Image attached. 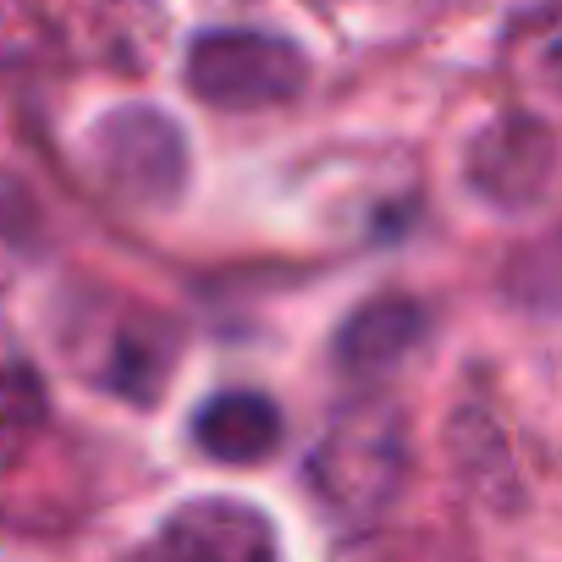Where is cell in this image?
Segmentation results:
<instances>
[{
  "label": "cell",
  "instance_id": "cell-9",
  "mask_svg": "<svg viewBox=\"0 0 562 562\" xmlns=\"http://www.w3.org/2000/svg\"><path fill=\"white\" fill-rule=\"evenodd\" d=\"M50 419V392L34 364H0V474H7Z\"/></svg>",
  "mask_w": 562,
  "mask_h": 562
},
{
  "label": "cell",
  "instance_id": "cell-5",
  "mask_svg": "<svg viewBox=\"0 0 562 562\" xmlns=\"http://www.w3.org/2000/svg\"><path fill=\"white\" fill-rule=\"evenodd\" d=\"M155 562H276V524L248 502L204 496L160 524Z\"/></svg>",
  "mask_w": 562,
  "mask_h": 562
},
{
  "label": "cell",
  "instance_id": "cell-8",
  "mask_svg": "<svg viewBox=\"0 0 562 562\" xmlns=\"http://www.w3.org/2000/svg\"><path fill=\"white\" fill-rule=\"evenodd\" d=\"M171 359H177V331H171V321H160V315H133V321H122V331H116V342H111L105 386L122 392V397H133V403H149L155 386L166 381Z\"/></svg>",
  "mask_w": 562,
  "mask_h": 562
},
{
  "label": "cell",
  "instance_id": "cell-2",
  "mask_svg": "<svg viewBox=\"0 0 562 562\" xmlns=\"http://www.w3.org/2000/svg\"><path fill=\"white\" fill-rule=\"evenodd\" d=\"M182 78L215 111H265V105H288L304 94L310 56L281 34L215 29L188 45Z\"/></svg>",
  "mask_w": 562,
  "mask_h": 562
},
{
  "label": "cell",
  "instance_id": "cell-11",
  "mask_svg": "<svg viewBox=\"0 0 562 562\" xmlns=\"http://www.w3.org/2000/svg\"><path fill=\"white\" fill-rule=\"evenodd\" d=\"M551 72H557V89H562V45H557V56H551Z\"/></svg>",
  "mask_w": 562,
  "mask_h": 562
},
{
  "label": "cell",
  "instance_id": "cell-10",
  "mask_svg": "<svg viewBox=\"0 0 562 562\" xmlns=\"http://www.w3.org/2000/svg\"><path fill=\"white\" fill-rule=\"evenodd\" d=\"M513 288H518L524 304L562 310V232H551L546 243L524 248V259L513 265Z\"/></svg>",
  "mask_w": 562,
  "mask_h": 562
},
{
  "label": "cell",
  "instance_id": "cell-4",
  "mask_svg": "<svg viewBox=\"0 0 562 562\" xmlns=\"http://www.w3.org/2000/svg\"><path fill=\"white\" fill-rule=\"evenodd\" d=\"M557 177V133L540 116L507 111L469 144V188L496 210H524L546 199Z\"/></svg>",
  "mask_w": 562,
  "mask_h": 562
},
{
  "label": "cell",
  "instance_id": "cell-7",
  "mask_svg": "<svg viewBox=\"0 0 562 562\" xmlns=\"http://www.w3.org/2000/svg\"><path fill=\"white\" fill-rule=\"evenodd\" d=\"M281 436H288V425H281V408L259 392H221L210 397L199 414H193V441L215 458V463H265Z\"/></svg>",
  "mask_w": 562,
  "mask_h": 562
},
{
  "label": "cell",
  "instance_id": "cell-3",
  "mask_svg": "<svg viewBox=\"0 0 562 562\" xmlns=\"http://www.w3.org/2000/svg\"><path fill=\"white\" fill-rule=\"evenodd\" d=\"M89 160L105 193L133 210H166L188 188V138L155 105H122L100 116L89 133Z\"/></svg>",
  "mask_w": 562,
  "mask_h": 562
},
{
  "label": "cell",
  "instance_id": "cell-1",
  "mask_svg": "<svg viewBox=\"0 0 562 562\" xmlns=\"http://www.w3.org/2000/svg\"><path fill=\"white\" fill-rule=\"evenodd\" d=\"M304 480L331 518H375L392 507L408 480V425L397 403L342 408L310 447Z\"/></svg>",
  "mask_w": 562,
  "mask_h": 562
},
{
  "label": "cell",
  "instance_id": "cell-6",
  "mask_svg": "<svg viewBox=\"0 0 562 562\" xmlns=\"http://www.w3.org/2000/svg\"><path fill=\"white\" fill-rule=\"evenodd\" d=\"M430 315L419 299L408 293H375L370 304H359L342 331H337V364L353 375V381H381L392 375L425 337Z\"/></svg>",
  "mask_w": 562,
  "mask_h": 562
}]
</instances>
